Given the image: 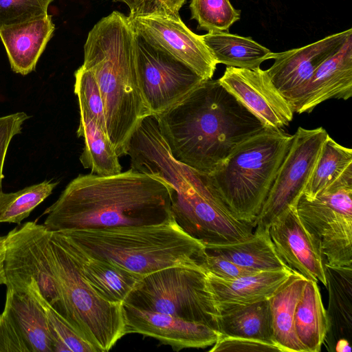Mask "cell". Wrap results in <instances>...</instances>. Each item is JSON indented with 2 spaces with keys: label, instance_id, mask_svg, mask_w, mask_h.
<instances>
[{
  "label": "cell",
  "instance_id": "cell-1",
  "mask_svg": "<svg viewBox=\"0 0 352 352\" xmlns=\"http://www.w3.org/2000/svg\"><path fill=\"white\" fill-rule=\"evenodd\" d=\"M171 211V189L133 168L100 176L79 175L44 212L50 231L99 229L160 223Z\"/></svg>",
  "mask_w": 352,
  "mask_h": 352
},
{
  "label": "cell",
  "instance_id": "cell-2",
  "mask_svg": "<svg viewBox=\"0 0 352 352\" xmlns=\"http://www.w3.org/2000/svg\"><path fill=\"white\" fill-rule=\"evenodd\" d=\"M173 155L211 173L264 124L217 80H205L186 98L154 116Z\"/></svg>",
  "mask_w": 352,
  "mask_h": 352
},
{
  "label": "cell",
  "instance_id": "cell-3",
  "mask_svg": "<svg viewBox=\"0 0 352 352\" xmlns=\"http://www.w3.org/2000/svg\"><path fill=\"white\" fill-rule=\"evenodd\" d=\"M137 39L128 16L113 11L94 25L84 45L82 66L99 86L107 135L119 157L126 155L139 122L151 115L138 85Z\"/></svg>",
  "mask_w": 352,
  "mask_h": 352
},
{
  "label": "cell",
  "instance_id": "cell-4",
  "mask_svg": "<svg viewBox=\"0 0 352 352\" xmlns=\"http://www.w3.org/2000/svg\"><path fill=\"white\" fill-rule=\"evenodd\" d=\"M133 167L170 187L175 221L206 247L238 242L252 234L253 226L240 221L226 206L209 174L177 160L162 134L142 144Z\"/></svg>",
  "mask_w": 352,
  "mask_h": 352
},
{
  "label": "cell",
  "instance_id": "cell-5",
  "mask_svg": "<svg viewBox=\"0 0 352 352\" xmlns=\"http://www.w3.org/2000/svg\"><path fill=\"white\" fill-rule=\"evenodd\" d=\"M58 232L88 254L142 277L172 267L204 269L207 254L173 213L152 224Z\"/></svg>",
  "mask_w": 352,
  "mask_h": 352
},
{
  "label": "cell",
  "instance_id": "cell-6",
  "mask_svg": "<svg viewBox=\"0 0 352 352\" xmlns=\"http://www.w3.org/2000/svg\"><path fill=\"white\" fill-rule=\"evenodd\" d=\"M292 137L265 128L240 144L209 174L228 208L253 228Z\"/></svg>",
  "mask_w": 352,
  "mask_h": 352
},
{
  "label": "cell",
  "instance_id": "cell-7",
  "mask_svg": "<svg viewBox=\"0 0 352 352\" xmlns=\"http://www.w3.org/2000/svg\"><path fill=\"white\" fill-rule=\"evenodd\" d=\"M49 252L58 288L60 314L97 352L109 351L126 335L123 303L102 298L84 278L50 231Z\"/></svg>",
  "mask_w": 352,
  "mask_h": 352
},
{
  "label": "cell",
  "instance_id": "cell-8",
  "mask_svg": "<svg viewBox=\"0 0 352 352\" xmlns=\"http://www.w3.org/2000/svg\"><path fill=\"white\" fill-rule=\"evenodd\" d=\"M125 302L206 324L219 331V312L202 268L172 267L144 276Z\"/></svg>",
  "mask_w": 352,
  "mask_h": 352
},
{
  "label": "cell",
  "instance_id": "cell-9",
  "mask_svg": "<svg viewBox=\"0 0 352 352\" xmlns=\"http://www.w3.org/2000/svg\"><path fill=\"white\" fill-rule=\"evenodd\" d=\"M351 197L352 167L314 199L302 194L296 205L331 266L352 267Z\"/></svg>",
  "mask_w": 352,
  "mask_h": 352
},
{
  "label": "cell",
  "instance_id": "cell-10",
  "mask_svg": "<svg viewBox=\"0 0 352 352\" xmlns=\"http://www.w3.org/2000/svg\"><path fill=\"white\" fill-rule=\"evenodd\" d=\"M50 230L44 225L26 222L5 236L6 286L23 292L34 282L43 297L58 312L60 302L49 252Z\"/></svg>",
  "mask_w": 352,
  "mask_h": 352
},
{
  "label": "cell",
  "instance_id": "cell-11",
  "mask_svg": "<svg viewBox=\"0 0 352 352\" xmlns=\"http://www.w3.org/2000/svg\"><path fill=\"white\" fill-rule=\"evenodd\" d=\"M322 127L299 126L254 222V228L269 229L270 224L303 194L327 136Z\"/></svg>",
  "mask_w": 352,
  "mask_h": 352
},
{
  "label": "cell",
  "instance_id": "cell-12",
  "mask_svg": "<svg viewBox=\"0 0 352 352\" xmlns=\"http://www.w3.org/2000/svg\"><path fill=\"white\" fill-rule=\"evenodd\" d=\"M137 71L142 98L153 116L179 102L205 80L188 66L139 36Z\"/></svg>",
  "mask_w": 352,
  "mask_h": 352
},
{
  "label": "cell",
  "instance_id": "cell-13",
  "mask_svg": "<svg viewBox=\"0 0 352 352\" xmlns=\"http://www.w3.org/2000/svg\"><path fill=\"white\" fill-rule=\"evenodd\" d=\"M128 18L138 36L192 69L204 80L212 79L217 63L202 35L192 32L180 16L149 15Z\"/></svg>",
  "mask_w": 352,
  "mask_h": 352
},
{
  "label": "cell",
  "instance_id": "cell-14",
  "mask_svg": "<svg viewBox=\"0 0 352 352\" xmlns=\"http://www.w3.org/2000/svg\"><path fill=\"white\" fill-rule=\"evenodd\" d=\"M219 82L267 129H280L293 120L292 108L266 70L227 67Z\"/></svg>",
  "mask_w": 352,
  "mask_h": 352
},
{
  "label": "cell",
  "instance_id": "cell-15",
  "mask_svg": "<svg viewBox=\"0 0 352 352\" xmlns=\"http://www.w3.org/2000/svg\"><path fill=\"white\" fill-rule=\"evenodd\" d=\"M125 331L140 333L169 345L175 351L212 346L221 333L210 326L123 302Z\"/></svg>",
  "mask_w": 352,
  "mask_h": 352
},
{
  "label": "cell",
  "instance_id": "cell-16",
  "mask_svg": "<svg viewBox=\"0 0 352 352\" xmlns=\"http://www.w3.org/2000/svg\"><path fill=\"white\" fill-rule=\"evenodd\" d=\"M268 230L278 254L289 267L307 280L327 285L320 245L300 219L296 206L276 217Z\"/></svg>",
  "mask_w": 352,
  "mask_h": 352
},
{
  "label": "cell",
  "instance_id": "cell-17",
  "mask_svg": "<svg viewBox=\"0 0 352 352\" xmlns=\"http://www.w3.org/2000/svg\"><path fill=\"white\" fill-rule=\"evenodd\" d=\"M352 34V29L334 33L305 46L272 52V65L266 69L274 86L285 98L303 87L318 67L336 54Z\"/></svg>",
  "mask_w": 352,
  "mask_h": 352
},
{
  "label": "cell",
  "instance_id": "cell-18",
  "mask_svg": "<svg viewBox=\"0 0 352 352\" xmlns=\"http://www.w3.org/2000/svg\"><path fill=\"white\" fill-rule=\"evenodd\" d=\"M352 96V34L340 50L323 62L310 80L285 98L294 113H310L319 104L332 98Z\"/></svg>",
  "mask_w": 352,
  "mask_h": 352
},
{
  "label": "cell",
  "instance_id": "cell-19",
  "mask_svg": "<svg viewBox=\"0 0 352 352\" xmlns=\"http://www.w3.org/2000/svg\"><path fill=\"white\" fill-rule=\"evenodd\" d=\"M50 232L87 282L108 301L123 303L143 278L88 254L59 232Z\"/></svg>",
  "mask_w": 352,
  "mask_h": 352
},
{
  "label": "cell",
  "instance_id": "cell-20",
  "mask_svg": "<svg viewBox=\"0 0 352 352\" xmlns=\"http://www.w3.org/2000/svg\"><path fill=\"white\" fill-rule=\"evenodd\" d=\"M329 303L323 344L329 351L350 352L352 340V267L324 263Z\"/></svg>",
  "mask_w": 352,
  "mask_h": 352
},
{
  "label": "cell",
  "instance_id": "cell-21",
  "mask_svg": "<svg viewBox=\"0 0 352 352\" xmlns=\"http://www.w3.org/2000/svg\"><path fill=\"white\" fill-rule=\"evenodd\" d=\"M290 267L262 271L234 280H224L206 272L208 284L218 308L268 300L288 280Z\"/></svg>",
  "mask_w": 352,
  "mask_h": 352
},
{
  "label": "cell",
  "instance_id": "cell-22",
  "mask_svg": "<svg viewBox=\"0 0 352 352\" xmlns=\"http://www.w3.org/2000/svg\"><path fill=\"white\" fill-rule=\"evenodd\" d=\"M50 15L23 24L0 30L12 70L26 75L36 63L54 31Z\"/></svg>",
  "mask_w": 352,
  "mask_h": 352
},
{
  "label": "cell",
  "instance_id": "cell-23",
  "mask_svg": "<svg viewBox=\"0 0 352 352\" xmlns=\"http://www.w3.org/2000/svg\"><path fill=\"white\" fill-rule=\"evenodd\" d=\"M3 311L19 332L30 352H53L45 312L31 294L7 288Z\"/></svg>",
  "mask_w": 352,
  "mask_h": 352
},
{
  "label": "cell",
  "instance_id": "cell-24",
  "mask_svg": "<svg viewBox=\"0 0 352 352\" xmlns=\"http://www.w3.org/2000/svg\"><path fill=\"white\" fill-rule=\"evenodd\" d=\"M307 279L293 270L284 285L269 299L273 342L282 352H305L294 329V314Z\"/></svg>",
  "mask_w": 352,
  "mask_h": 352
},
{
  "label": "cell",
  "instance_id": "cell-25",
  "mask_svg": "<svg viewBox=\"0 0 352 352\" xmlns=\"http://www.w3.org/2000/svg\"><path fill=\"white\" fill-rule=\"evenodd\" d=\"M206 249L208 253L221 256L256 272L289 267L278 254L268 229L256 228L250 236L243 241L209 245Z\"/></svg>",
  "mask_w": 352,
  "mask_h": 352
},
{
  "label": "cell",
  "instance_id": "cell-26",
  "mask_svg": "<svg viewBox=\"0 0 352 352\" xmlns=\"http://www.w3.org/2000/svg\"><path fill=\"white\" fill-rule=\"evenodd\" d=\"M219 332L273 342L272 318L268 300L219 309Z\"/></svg>",
  "mask_w": 352,
  "mask_h": 352
},
{
  "label": "cell",
  "instance_id": "cell-27",
  "mask_svg": "<svg viewBox=\"0 0 352 352\" xmlns=\"http://www.w3.org/2000/svg\"><path fill=\"white\" fill-rule=\"evenodd\" d=\"M202 38L217 64L255 69L270 59L272 52L254 41L228 32H209Z\"/></svg>",
  "mask_w": 352,
  "mask_h": 352
},
{
  "label": "cell",
  "instance_id": "cell-28",
  "mask_svg": "<svg viewBox=\"0 0 352 352\" xmlns=\"http://www.w3.org/2000/svg\"><path fill=\"white\" fill-rule=\"evenodd\" d=\"M80 122L78 137L83 138L84 147L80 161L91 173L108 176L122 172L119 156L109 137L82 107H79Z\"/></svg>",
  "mask_w": 352,
  "mask_h": 352
},
{
  "label": "cell",
  "instance_id": "cell-29",
  "mask_svg": "<svg viewBox=\"0 0 352 352\" xmlns=\"http://www.w3.org/2000/svg\"><path fill=\"white\" fill-rule=\"evenodd\" d=\"M294 329L305 352L320 351L328 329V320L317 282H306L296 307Z\"/></svg>",
  "mask_w": 352,
  "mask_h": 352
},
{
  "label": "cell",
  "instance_id": "cell-30",
  "mask_svg": "<svg viewBox=\"0 0 352 352\" xmlns=\"http://www.w3.org/2000/svg\"><path fill=\"white\" fill-rule=\"evenodd\" d=\"M351 167V148L339 144L328 134L303 195L314 199Z\"/></svg>",
  "mask_w": 352,
  "mask_h": 352
},
{
  "label": "cell",
  "instance_id": "cell-31",
  "mask_svg": "<svg viewBox=\"0 0 352 352\" xmlns=\"http://www.w3.org/2000/svg\"><path fill=\"white\" fill-rule=\"evenodd\" d=\"M29 292L41 305L52 340L53 352H97L88 342L59 312L43 297L34 282L31 281L23 292Z\"/></svg>",
  "mask_w": 352,
  "mask_h": 352
},
{
  "label": "cell",
  "instance_id": "cell-32",
  "mask_svg": "<svg viewBox=\"0 0 352 352\" xmlns=\"http://www.w3.org/2000/svg\"><path fill=\"white\" fill-rule=\"evenodd\" d=\"M58 182L44 181L15 192L0 194V223L20 224L48 196Z\"/></svg>",
  "mask_w": 352,
  "mask_h": 352
},
{
  "label": "cell",
  "instance_id": "cell-33",
  "mask_svg": "<svg viewBox=\"0 0 352 352\" xmlns=\"http://www.w3.org/2000/svg\"><path fill=\"white\" fill-rule=\"evenodd\" d=\"M191 19L198 29L209 32H228L240 19L241 12L229 0H191Z\"/></svg>",
  "mask_w": 352,
  "mask_h": 352
},
{
  "label": "cell",
  "instance_id": "cell-34",
  "mask_svg": "<svg viewBox=\"0 0 352 352\" xmlns=\"http://www.w3.org/2000/svg\"><path fill=\"white\" fill-rule=\"evenodd\" d=\"M74 76V93L79 107L85 109L107 135L104 103L94 76L82 66L75 72Z\"/></svg>",
  "mask_w": 352,
  "mask_h": 352
},
{
  "label": "cell",
  "instance_id": "cell-35",
  "mask_svg": "<svg viewBox=\"0 0 352 352\" xmlns=\"http://www.w3.org/2000/svg\"><path fill=\"white\" fill-rule=\"evenodd\" d=\"M53 0H0V30L46 16Z\"/></svg>",
  "mask_w": 352,
  "mask_h": 352
},
{
  "label": "cell",
  "instance_id": "cell-36",
  "mask_svg": "<svg viewBox=\"0 0 352 352\" xmlns=\"http://www.w3.org/2000/svg\"><path fill=\"white\" fill-rule=\"evenodd\" d=\"M125 3L130 10L129 16H179L186 0H113Z\"/></svg>",
  "mask_w": 352,
  "mask_h": 352
},
{
  "label": "cell",
  "instance_id": "cell-37",
  "mask_svg": "<svg viewBox=\"0 0 352 352\" xmlns=\"http://www.w3.org/2000/svg\"><path fill=\"white\" fill-rule=\"evenodd\" d=\"M209 351L268 352L281 351L273 342L253 338L228 336L221 334Z\"/></svg>",
  "mask_w": 352,
  "mask_h": 352
},
{
  "label": "cell",
  "instance_id": "cell-38",
  "mask_svg": "<svg viewBox=\"0 0 352 352\" xmlns=\"http://www.w3.org/2000/svg\"><path fill=\"white\" fill-rule=\"evenodd\" d=\"M29 118L24 112L0 117V194L2 191L3 167L12 138L21 133L23 122Z\"/></svg>",
  "mask_w": 352,
  "mask_h": 352
},
{
  "label": "cell",
  "instance_id": "cell-39",
  "mask_svg": "<svg viewBox=\"0 0 352 352\" xmlns=\"http://www.w3.org/2000/svg\"><path fill=\"white\" fill-rule=\"evenodd\" d=\"M203 268L206 272L224 280H234L248 274L258 272L240 266L221 256L208 252Z\"/></svg>",
  "mask_w": 352,
  "mask_h": 352
},
{
  "label": "cell",
  "instance_id": "cell-40",
  "mask_svg": "<svg viewBox=\"0 0 352 352\" xmlns=\"http://www.w3.org/2000/svg\"><path fill=\"white\" fill-rule=\"evenodd\" d=\"M0 352H30L19 332L3 311L0 314Z\"/></svg>",
  "mask_w": 352,
  "mask_h": 352
},
{
  "label": "cell",
  "instance_id": "cell-41",
  "mask_svg": "<svg viewBox=\"0 0 352 352\" xmlns=\"http://www.w3.org/2000/svg\"><path fill=\"white\" fill-rule=\"evenodd\" d=\"M5 236H0V285H5L6 283L4 272V255H5Z\"/></svg>",
  "mask_w": 352,
  "mask_h": 352
}]
</instances>
